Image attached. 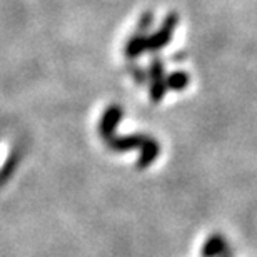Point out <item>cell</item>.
Returning a JSON list of instances; mask_svg holds the SVG:
<instances>
[{
	"label": "cell",
	"mask_w": 257,
	"mask_h": 257,
	"mask_svg": "<svg viewBox=\"0 0 257 257\" xmlns=\"http://www.w3.org/2000/svg\"><path fill=\"white\" fill-rule=\"evenodd\" d=\"M176 22H177V17H176V15H171V17L167 19V22H166V25H164V29L161 30V32L156 34L151 39H146V50H157V49L164 47V45L169 42L171 34L174 32Z\"/></svg>",
	"instance_id": "4"
},
{
	"label": "cell",
	"mask_w": 257,
	"mask_h": 257,
	"mask_svg": "<svg viewBox=\"0 0 257 257\" xmlns=\"http://www.w3.org/2000/svg\"><path fill=\"white\" fill-rule=\"evenodd\" d=\"M222 257H232V255H230V252H229V250H227V252H225V254H224Z\"/></svg>",
	"instance_id": "8"
},
{
	"label": "cell",
	"mask_w": 257,
	"mask_h": 257,
	"mask_svg": "<svg viewBox=\"0 0 257 257\" xmlns=\"http://www.w3.org/2000/svg\"><path fill=\"white\" fill-rule=\"evenodd\" d=\"M229 250L227 240L222 234H212L209 235L207 240L202 245L200 255L202 257H222Z\"/></svg>",
	"instance_id": "3"
},
{
	"label": "cell",
	"mask_w": 257,
	"mask_h": 257,
	"mask_svg": "<svg viewBox=\"0 0 257 257\" xmlns=\"http://www.w3.org/2000/svg\"><path fill=\"white\" fill-rule=\"evenodd\" d=\"M120 119H122V109H120V107H117V105H112L104 112L102 120L99 124V132H100V136H102L104 141H107L109 137L114 136Z\"/></svg>",
	"instance_id": "2"
},
{
	"label": "cell",
	"mask_w": 257,
	"mask_h": 257,
	"mask_svg": "<svg viewBox=\"0 0 257 257\" xmlns=\"http://www.w3.org/2000/svg\"><path fill=\"white\" fill-rule=\"evenodd\" d=\"M167 85L172 87V89H184V87L187 85V75L182 74V72H177V74H174L171 79L167 80Z\"/></svg>",
	"instance_id": "7"
},
{
	"label": "cell",
	"mask_w": 257,
	"mask_h": 257,
	"mask_svg": "<svg viewBox=\"0 0 257 257\" xmlns=\"http://www.w3.org/2000/svg\"><path fill=\"white\" fill-rule=\"evenodd\" d=\"M107 146L114 152H125V151H132V149H141V157L137 161L139 169L149 167L157 159L159 154H161V146L152 137L147 136H125V137L112 136L107 139Z\"/></svg>",
	"instance_id": "1"
},
{
	"label": "cell",
	"mask_w": 257,
	"mask_h": 257,
	"mask_svg": "<svg viewBox=\"0 0 257 257\" xmlns=\"http://www.w3.org/2000/svg\"><path fill=\"white\" fill-rule=\"evenodd\" d=\"M144 50H146V37H134L125 47L127 57H137Z\"/></svg>",
	"instance_id": "5"
},
{
	"label": "cell",
	"mask_w": 257,
	"mask_h": 257,
	"mask_svg": "<svg viewBox=\"0 0 257 257\" xmlns=\"http://www.w3.org/2000/svg\"><path fill=\"white\" fill-rule=\"evenodd\" d=\"M15 166H17V156H10L9 157V161L5 162V166L2 167V171H0V184L5 182L7 179L12 176V172H14V169Z\"/></svg>",
	"instance_id": "6"
}]
</instances>
